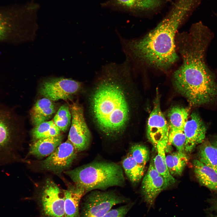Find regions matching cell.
Here are the masks:
<instances>
[{
  "mask_svg": "<svg viewBox=\"0 0 217 217\" xmlns=\"http://www.w3.org/2000/svg\"><path fill=\"white\" fill-rule=\"evenodd\" d=\"M55 106L52 101L44 98L35 103L30 112L31 121L35 126L47 121L55 112Z\"/></svg>",
  "mask_w": 217,
  "mask_h": 217,
  "instance_id": "2e32d148",
  "label": "cell"
},
{
  "mask_svg": "<svg viewBox=\"0 0 217 217\" xmlns=\"http://www.w3.org/2000/svg\"><path fill=\"white\" fill-rule=\"evenodd\" d=\"M8 29L7 22L3 17L0 14V40L6 36Z\"/></svg>",
  "mask_w": 217,
  "mask_h": 217,
  "instance_id": "83f0119b",
  "label": "cell"
},
{
  "mask_svg": "<svg viewBox=\"0 0 217 217\" xmlns=\"http://www.w3.org/2000/svg\"><path fill=\"white\" fill-rule=\"evenodd\" d=\"M19 129L14 111L0 103V166L17 160Z\"/></svg>",
  "mask_w": 217,
  "mask_h": 217,
  "instance_id": "277c9868",
  "label": "cell"
},
{
  "mask_svg": "<svg viewBox=\"0 0 217 217\" xmlns=\"http://www.w3.org/2000/svg\"><path fill=\"white\" fill-rule=\"evenodd\" d=\"M198 151V160L217 172V149L208 140L200 144Z\"/></svg>",
  "mask_w": 217,
  "mask_h": 217,
  "instance_id": "ffe728a7",
  "label": "cell"
},
{
  "mask_svg": "<svg viewBox=\"0 0 217 217\" xmlns=\"http://www.w3.org/2000/svg\"><path fill=\"white\" fill-rule=\"evenodd\" d=\"M71 121L68 140L77 152L86 150L91 142V134L84 117L83 109L77 102L70 106Z\"/></svg>",
  "mask_w": 217,
  "mask_h": 217,
  "instance_id": "8992f818",
  "label": "cell"
},
{
  "mask_svg": "<svg viewBox=\"0 0 217 217\" xmlns=\"http://www.w3.org/2000/svg\"><path fill=\"white\" fill-rule=\"evenodd\" d=\"M71 118L70 109L67 105H64L59 108L53 121L61 131L65 132L71 123Z\"/></svg>",
  "mask_w": 217,
  "mask_h": 217,
  "instance_id": "603a6c76",
  "label": "cell"
},
{
  "mask_svg": "<svg viewBox=\"0 0 217 217\" xmlns=\"http://www.w3.org/2000/svg\"><path fill=\"white\" fill-rule=\"evenodd\" d=\"M195 176L199 183L209 189L217 191V172L198 159L193 161Z\"/></svg>",
  "mask_w": 217,
  "mask_h": 217,
  "instance_id": "5bb4252c",
  "label": "cell"
},
{
  "mask_svg": "<svg viewBox=\"0 0 217 217\" xmlns=\"http://www.w3.org/2000/svg\"><path fill=\"white\" fill-rule=\"evenodd\" d=\"M38 202L42 217H65L64 191L52 181H47Z\"/></svg>",
  "mask_w": 217,
  "mask_h": 217,
  "instance_id": "52a82bcc",
  "label": "cell"
},
{
  "mask_svg": "<svg viewBox=\"0 0 217 217\" xmlns=\"http://www.w3.org/2000/svg\"><path fill=\"white\" fill-rule=\"evenodd\" d=\"M133 206V203H128L116 209H111L102 217H125Z\"/></svg>",
  "mask_w": 217,
  "mask_h": 217,
  "instance_id": "4316f807",
  "label": "cell"
},
{
  "mask_svg": "<svg viewBox=\"0 0 217 217\" xmlns=\"http://www.w3.org/2000/svg\"><path fill=\"white\" fill-rule=\"evenodd\" d=\"M62 135H58L36 140L31 145L29 153L38 157L49 156L61 143Z\"/></svg>",
  "mask_w": 217,
  "mask_h": 217,
  "instance_id": "9a60e30c",
  "label": "cell"
},
{
  "mask_svg": "<svg viewBox=\"0 0 217 217\" xmlns=\"http://www.w3.org/2000/svg\"><path fill=\"white\" fill-rule=\"evenodd\" d=\"M61 131L51 120L43 122L35 126L32 130V134L33 137L37 140L58 135Z\"/></svg>",
  "mask_w": 217,
  "mask_h": 217,
  "instance_id": "7402d4cb",
  "label": "cell"
},
{
  "mask_svg": "<svg viewBox=\"0 0 217 217\" xmlns=\"http://www.w3.org/2000/svg\"><path fill=\"white\" fill-rule=\"evenodd\" d=\"M156 0H138L137 6L140 9H143L152 7L153 4H156Z\"/></svg>",
  "mask_w": 217,
  "mask_h": 217,
  "instance_id": "f1b7e54d",
  "label": "cell"
},
{
  "mask_svg": "<svg viewBox=\"0 0 217 217\" xmlns=\"http://www.w3.org/2000/svg\"><path fill=\"white\" fill-rule=\"evenodd\" d=\"M77 151L68 140L42 162V167L46 170L60 173L68 168L76 158Z\"/></svg>",
  "mask_w": 217,
  "mask_h": 217,
  "instance_id": "9c48e42d",
  "label": "cell"
},
{
  "mask_svg": "<svg viewBox=\"0 0 217 217\" xmlns=\"http://www.w3.org/2000/svg\"><path fill=\"white\" fill-rule=\"evenodd\" d=\"M158 96L149 115L146 130L147 138L156 149L159 142L168 139L169 131L168 123L161 111Z\"/></svg>",
  "mask_w": 217,
  "mask_h": 217,
  "instance_id": "30bf717a",
  "label": "cell"
},
{
  "mask_svg": "<svg viewBox=\"0 0 217 217\" xmlns=\"http://www.w3.org/2000/svg\"><path fill=\"white\" fill-rule=\"evenodd\" d=\"M129 201L127 198L112 191L92 190L81 205L80 217H102L114 206Z\"/></svg>",
  "mask_w": 217,
  "mask_h": 217,
  "instance_id": "5b68a950",
  "label": "cell"
},
{
  "mask_svg": "<svg viewBox=\"0 0 217 217\" xmlns=\"http://www.w3.org/2000/svg\"><path fill=\"white\" fill-rule=\"evenodd\" d=\"M185 141L186 136L184 131H169L168 144L173 145L177 151H184Z\"/></svg>",
  "mask_w": 217,
  "mask_h": 217,
  "instance_id": "484cf974",
  "label": "cell"
},
{
  "mask_svg": "<svg viewBox=\"0 0 217 217\" xmlns=\"http://www.w3.org/2000/svg\"><path fill=\"white\" fill-rule=\"evenodd\" d=\"M122 164L126 175L132 183L135 184L141 180L145 166L137 163L130 153L124 158Z\"/></svg>",
  "mask_w": 217,
  "mask_h": 217,
  "instance_id": "ac0fdd59",
  "label": "cell"
},
{
  "mask_svg": "<svg viewBox=\"0 0 217 217\" xmlns=\"http://www.w3.org/2000/svg\"><path fill=\"white\" fill-rule=\"evenodd\" d=\"M138 0H107L104 5L114 9L127 12L135 10Z\"/></svg>",
  "mask_w": 217,
  "mask_h": 217,
  "instance_id": "d4e9b609",
  "label": "cell"
},
{
  "mask_svg": "<svg viewBox=\"0 0 217 217\" xmlns=\"http://www.w3.org/2000/svg\"><path fill=\"white\" fill-rule=\"evenodd\" d=\"M131 66L125 59L121 64L102 66L96 75L87 98L90 119L94 128L108 138L128 131L132 118Z\"/></svg>",
  "mask_w": 217,
  "mask_h": 217,
  "instance_id": "6da1fadb",
  "label": "cell"
},
{
  "mask_svg": "<svg viewBox=\"0 0 217 217\" xmlns=\"http://www.w3.org/2000/svg\"><path fill=\"white\" fill-rule=\"evenodd\" d=\"M65 173L86 193L113 186L122 187L125 183L122 168L113 162H93Z\"/></svg>",
  "mask_w": 217,
  "mask_h": 217,
  "instance_id": "3957f363",
  "label": "cell"
},
{
  "mask_svg": "<svg viewBox=\"0 0 217 217\" xmlns=\"http://www.w3.org/2000/svg\"><path fill=\"white\" fill-rule=\"evenodd\" d=\"M207 128L197 112H193L187 120L184 128L186 136L184 151L190 153L197 145L201 144L204 140Z\"/></svg>",
  "mask_w": 217,
  "mask_h": 217,
  "instance_id": "7c38bea8",
  "label": "cell"
},
{
  "mask_svg": "<svg viewBox=\"0 0 217 217\" xmlns=\"http://www.w3.org/2000/svg\"><path fill=\"white\" fill-rule=\"evenodd\" d=\"M82 85L81 82L70 78H52L42 83L39 92L52 101L66 100L79 92Z\"/></svg>",
  "mask_w": 217,
  "mask_h": 217,
  "instance_id": "ba28073f",
  "label": "cell"
},
{
  "mask_svg": "<svg viewBox=\"0 0 217 217\" xmlns=\"http://www.w3.org/2000/svg\"><path fill=\"white\" fill-rule=\"evenodd\" d=\"M211 142L217 149V136L215 137L212 141Z\"/></svg>",
  "mask_w": 217,
  "mask_h": 217,
  "instance_id": "f546056e",
  "label": "cell"
},
{
  "mask_svg": "<svg viewBox=\"0 0 217 217\" xmlns=\"http://www.w3.org/2000/svg\"><path fill=\"white\" fill-rule=\"evenodd\" d=\"M134 159L139 164L145 166L149 159V152L145 146L135 144L130 148L129 153Z\"/></svg>",
  "mask_w": 217,
  "mask_h": 217,
  "instance_id": "cb8c5ba5",
  "label": "cell"
},
{
  "mask_svg": "<svg viewBox=\"0 0 217 217\" xmlns=\"http://www.w3.org/2000/svg\"><path fill=\"white\" fill-rule=\"evenodd\" d=\"M168 143V139H165L157 144L156 148L157 154L153 160L156 170L170 186L175 182L176 180L170 173L166 165L165 151Z\"/></svg>",
  "mask_w": 217,
  "mask_h": 217,
  "instance_id": "e0dca14e",
  "label": "cell"
},
{
  "mask_svg": "<svg viewBox=\"0 0 217 217\" xmlns=\"http://www.w3.org/2000/svg\"><path fill=\"white\" fill-rule=\"evenodd\" d=\"M188 108L180 106H174L169 111L168 115L169 131H184L189 115Z\"/></svg>",
  "mask_w": 217,
  "mask_h": 217,
  "instance_id": "44dd1931",
  "label": "cell"
},
{
  "mask_svg": "<svg viewBox=\"0 0 217 217\" xmlns=\"http://www.w3.org/2000/svg\"><path fill=\"white\" fill-rule=\"evenodd\" d=\"M63 191L65 217H80V203L86 193L85 190L75 184L69 186Z\"/></svg>",
  "mask_w": 217,
  "mask_h": 217,
  "instance_id": "4fadbf2b",
  "label": "cell"
},
{
  "mask_svg": "<svg viewBox=\"0 0 217 217\" xmlns=\"http://www.w3.org/2000/svg\"><path fill=\"white\" fill-rule=\"evenodd\" d=\"M189 158L184 151L173 153L166 156L167 166L172 175H180L187 165Z\"/></svg>",
  "mask_w": 217,
  "mask_h": 217,
  "instance_id": "d6986e66",
  "label": "cell"
},
{
  "mask_svg": "<svg viewBox=\"0 0 217 217\" xmlns=\"http://www.w3.org/2000/svg\"><path fill=\"white\" fill-rule=\"evenodd\" d=\"M189 12L185 6L176 5L157 27L139 38H125L116 31L131 68L142 65L163 70L170 68L178 58L175 49L176 32Z\"/></svg>",
  "mask_w": 217,
  "mask_h": 217,
  "instance_id": "7a4b0ae2",
  "label": "cell"
},
{
  "mask_svg": "<svg viewBox=\"0 0 217 217\" xmlns=\"http://www.w3.org/2000/svg\"><path fill=\"white\" fill-rule=\"evenodd\" d=\"M169 186L164 178L156 170L153 160L150 161L147 172L141 184V193L149 209L153 207L156 199L162 190Z\"/></svg>",
  "mask_w": 217,
  "mask_h": 217,
  "instance_id": "8fae6325",
  "label": "cell"
}]
</instances>
